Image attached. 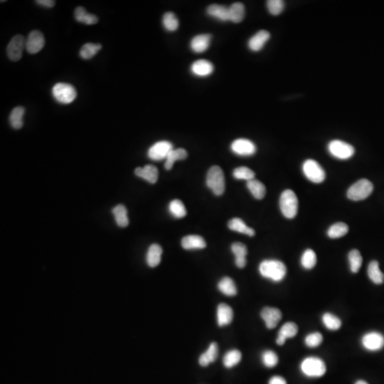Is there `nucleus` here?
Returning a JSON list of instances; mask_svg holds the SVG:
<instances>
[{
    "mask_svg": "<svg viewBox=\"0 0 384 384\" xmlns=\"http://www.w3.org/2000/svg\"><path fill=\"white\" fill-rule=\"evenodd\" d=\"M25 109L21 106H18L11 110L9 115V123L14 129L19 130L22 128L24 125L23 118H24Z\"/></svg>",
    "mask_w": 384,
    "mask_h": 384,
    "instance_id": "nucleus-29",
    "label": "nucleus"
},
{
    "mask_svg": "<svg viewBox=\"0 0 384 384\" xmlns=\"http://www.w3.org/2000/svg\"><path fill=\"white\" fill-rule=\"evenodd\" d=\"M323 337L322 334L319 332H313L306 336L305 339V343L308 347L314 348L322 344Z\"/></svg>",
    "mask_w": 384,
    "mask_h": 384,
    "instance_id": "nucleus-46",
    "label": "nucleus"
},
{
    "mask_svg": "<svg viewBox=\"0 0 384 384\" xmlns=\"http://www.w3.org/2000/svg\"><path fill=\"white\" fill-rule=\"evenodd\" d=\"M182 246L186 250L203 249L207 246V243L200 235H190L182 238Z\"/></svg>",
    "mask_w": 384,
    "mask_h": 384,
    "instance_id": "nucleus-21",
    "label": "nucleus"
},
{
    "mask_svg": "<svg viewBox=\"0 0 384 384\" xmlns=\"http://www.w3.org/2000/svg\"><path fill=\"white\" fill-rule=\"evenodd\" d=\"M362 344L364 349L371 352L381 350L384 347V336L377 332L367 333L362 338Z\"/></svg>",
    "mask_w": 384,
    "mask_h": 384,
    "instance_id": "nucleus-10",
    "label": "nucleus"
},
{
    "mask_svg": "<svg viewBox=\"0 0 384 384\" xmlns=\"http://www.w3.org/2000/svg\"><path fill=\"white\" fill-rule=\"evenodd\" d=\"M24 49H26L25 38L19 34L14 36L6 48L8 57L13 62L20 60Z\"/></svg>",
    "mask_w": 384,
    "mask_h": 384,
    "instance_id": "nucleus-9",
    "label": "nucleus"
},
{
    "mask_svg": "<svg viewBox=\"0 0 384 384\" xmlns=\"http://www.w3.org/2000/svg\"><path fill=\"white\" fill-rule=\"evenodd\" d=\"M355 384H369L367 383V382H366L365 381L359 380V381H357V382H356Z\"/></svg>",
    "mask_w": 384,
    "mask_h": 384,
    "instance_id": "nucleus-49",
    "label": "nucleus"
},
{
    "mask_svg": "<svg viewBox=\"0 0 384 384\" xmlns=\"http://www.w3.org/2000/svg\"><path fill=\"white\" fill-rule=\"evenodd\" d=\"M231 250L235 255V263L236 266L239 268H245L247 263L245 257L248 254L246 246L243 243L236 242L232 244Z\"/></svg>",
    "mask_w": 384,
    "mask_h": 384,
    "instance_id": "nucleus-20",
    "label": "nucleus"
},
{
    "mask_svg": "<svg viewBox=\"0 0 384 384\" xmlns=\"http://www.w3.org/2000/svg\"><path fill=\"white\" fill-rule=\"evenodd\" d=\"M219 291L227 296H234L237 294V288L231 278L225 277L222 278L218 284Z\"/></svg>",
    "mask_w": 384,
    "mask_h": 384,
    "instance_id": "nucleus-34",
    "label": "nucleus"
},
{
    "mask_svg": "<svg viewBox=\"0 0 384 384\" xmlns=\"http://www.w3.org/2000/svg\"><path fill=\"white\" fill-rule=\"evenodd\" d=\"M230 149L238 155L251 156L256 152V146L249 140L237 139L232 143Z\"/></svg>",
    "mask_w": 384,
    "mask_h": 384,
    "instance_id": "nucleus-13",
    "label": "nucleus"
},
{
    "mask_svg": "<svg viewBox=\"0 0 384 384\" xmlns=\"http://www.w3.org/2000/svg\"><path fill=\"white\" fill-rule=\"evenodd\" d=\"M328 151L334 157L342 160L350 159L355 153L353 146L339 140H334L329 143Z\"/></svg>",
    "mask_w": 384,
    "mask_h": 384,
    "instance_id": "nucleus-8",
    "label": "nucleus"
},
{
    "mask_svg": "<svg viewBox=\"0 0 384 384\" xmlns=\"http://www.w3.org/2000/svg\"><path fill=\"white\" fill-rule=\"evenodd\" d=\"M367 273L369 279L377 285H381L384 282V275L379 268V264L377 260H373L369 263Z\"/></svg>",
    "mask_w": 384,
    "mask_h": 384,
    "instance_id": "nucleus-26",
    "label": "nucleus"
},
{
    "mask_svg": "<svg viewBox=\"0 0 384 384\" xmlns=\"http://www.w3.org/2000/svg\"><path fill=\"white\" fill-rule=\"evenodd\" d=\"M229 228L234 231L239 232V233L246 234L249 236H254L255 230L250 227H247L244 223L243 220L238 218L232 219L229 221L228 224Z\"/></svg>",
    "mask_w": 384,
    "mask_h": 384,
    "instance_id": "nucleus-30",
    "label": "nucleus"
},
{
    "mask_svg": "<svg viewBox=\"0 0 384 384\" xmlns=\"http://www.w3.org/2000/svg\"><path fill=\"white\" fill-rule=\"evenodd\" d=\"M262 319L264 320L265 325L268 329H272L277 327L282 319V312L278 308L266 307L260 312Z\"/></svg>",
    "mask_w": 384,
    "mask_h": 384,
    "instance_id": "nucleus-14",
    "label": "nucleus"
},
{
    "mask_svg": "<svg viewBox=\"0 0 384 384\" xmlns=\"http://www.w3.org/2000/svg\"><path fill=\"white\" fill-rule=\"evenodd\" d=\"M229 21L240 23L245 16V6L240 2H235L229 8Z\"/></svg>",
    "mask_w": 384,
    "mask_h": 384,
    "instance_id": "nucleus-32",
    "label": "nucleus"
},
{
    "mask_svg": "<svg viewBox=\"0 0 384 384\" xmlns=\"http://www.w3.org/2000/svg\"><path fill=\"white\" fill-rule=\"evenodd\" d=\"M305 176L311 182L319 184L325 179V171L322 166L314 159H307L303 164Z\"/></svg>",
    "mask_w": 384,
    "mask_h": 384,
    "instance_id": "nucleus-7",
    "label": "nucleus"
},
{
    "mask_svg": "<svg viewBox=\"0 0 384 384\" xmlns=\"http://www.w3.org/2000/svg\"><path fill=\"white\" fill-rule=\"evenodd\" d=\"M187 157V152L186 150L183 149V148L172 150L166 156L164 167L166 170H170L176 161L183 160Z\"/></svg>",
    "mask_w": 384,
    "mask_h": 384,
    "instance_id": "nucleus-27",
    "label": "nucleus"
},
{
    "mask_svg": "<svg viewBox=\"0 0 384 384\" xmlns=\"http://www.w3.org/2000/svg\"><path fill=\"white\" fill-rule=\"evenodd\" d=\"M269 384H287L286 379L280 376H274L270 379Z\"/></svg>",
    "mask_w": 384,
    "mask_h": 384,
    "instance_id": "nucleus-48",
    "label": "nucleus"
},
{
    "mask_svg": "<svg viewBox=\"0 0 384 384\" xmlns=\"http://www.w3.org/2000/svg\"><path fill=\"white\" fill-rule=\"evenodd\" d=\"M52 94L57 101L62 104L72 103L77 96V90L73 85L65 83H58L52 89Z\"/></svg>",
    "mask_w": 384,
    "mask_h": 384,
    "instance_id": "nucleus-6",
    "label": "nucleus"
},
{
    "mask_svg": "<svg viewBox=\"0 0 384 384\" xmlns=\"http://www.w3.org/2000/svg\"><path fill=\"white\" fill-rule=\"evenodd\" d=\"M173 150L171 143L168 141H159L153 145L148 151V156L154 161L161 160L166 158Z\"/></svg>",
    "mask_w": 384,
    "mask_h": 384,
    "instance_id": "nucleus-11",
    "label": "nucleus"
},
{
    "mask_svg": "<svg viewBox=\"0 0 384 384\" xmlns=\"http://www.w3.org/2000/svg\"><path fill=\"white\" fill-rule=\"evenodd\" d=\"M135 174L138 177L146 179L151 184H155L158 179V169L156 166L148 164L144 167H138L135 169Z\"/></svg>",
    "mask_w": 384,
    "mask_h": 384,
    "instance_id": "nucleus-19",
    "label": "nucleus"
},
{
    "mask_svg": "<svg viewBox=\"0 0 384 384\" xmlns=\"http://www.w3.org/2000/svg\"><path fill=\"white\" fill-rule=\"evenodd\" d=\"M280 208L282 214L287 219L295 218L298 211V199L296 193L291 189H287L282 193L280 198Z\"/></svg>",
    "mask_w": 384,
    "mask_h": 384,
    "instance_id": "nucleus-3",
    "label": "nucleus"
},
{
    "mask_svg": "<svg viewBox=\"0 0 384 384\" xmlns=\"http://www.w3.org/2000/svg\"><path fill=\"white\" fill-rule=\"evenodd\" d=\"M234 178L236 179H244L250 181L255 178V172L246 166H240L234 169L233 172Z\"/></svg>",
    "mask_w": 384,
    "mask_h": 384,
    "instance_id": "nucleus-43",
    "label": "nucleus"
},
{
    "mask_svg": "<svg viewBox=\"0 0 384 384\" xmlns=\"http://www.w3.org/2000/svg\"><path fill=\"white\" fill-rule=\"evenodd\" d=\"M303 374L309 378H319L326 373L327 367L322 359L315 357H307L301 364Z\"/></svg>",
    "mask_w": 384,
    "mask_h": 384,
    "instance_id": "nucleus-2",
    "label": "nucleus"
},
{
    "mask_svg": "<svg viewBox=\"0 0 384 384\" xmlns=\"http://www.w3.org/2000/svg\"><path fill=\"white\" fill-rule=\"evenodd\" d=\"M349 231L347 224L339 222L333 224L327 230V235L331 238H339L344 236Z\"/></svg>",
    "mask_w": 384,
    "mask_h": 384,
    "instance_id": "nucleus-36",
    "label": "nucleus"
},
{
    "mask_svg": "<svg viewBox=\"0 0 384 384\" xmlns=\"http://www.w3.org/2000/svg\"><path fill=\"white\" fill-rule=\"evenodd\" d=\"M259 272L263 278L272 281L281 282L287 273L286 265L278 260H265L259 265Z\"/></svg>",
    "mask_w": 384,
    "mask_h": 384,
    "instance_id": "nucleus-1",
    "label": "nucleus"
},
{
    "mask_svg": "<svg viewBox=\"0 0 384 384\" xmlns=\"http://www.w3.org/2000/svg\"><path fill=\"white\" fill-rule=\"evenodd\" d=\"M212 37L209 34H199L193 38L190 47L192 50L197 54L206 52L210 45Z\"/></svg>",
    "mask_w": 384,
    "mask_h": 384,
    "instance_id": "nucleus-18",
    "label": "nucleus"
},
{
    "mask_svg": "<svg viewBox=\"0 0 384 384\" xmlns=\"http://www.w3.org/2000/svg\"><path fill=\"white\" fill-rule=\"evenodd\" d=\"M233 310L230 306L224 303L219 305L217 308V321L219 326L223 327L228 325L233 320Z\"/></svg>",
    "mask_w": 384,
    "mask_h": 384,
    "instance_id": "nucleus-22",
    "label": "nucleus"
},
{
    "mask_svg": "<svg viewBox=\"0 0 384 384\" xmlns=\"http://www.w3.org/2000/svg\"><path fill=\"white\" fill-rule=\"evenodd\" d=\"M270 38V33L268 31L260 30L254 34L248 41V46L252 52H258L263 49L265 44Z\"/></svg>",
    "mask_w": 384,
    "mask_h": 384,
    "instance_id": "nucleus-15",
    "label": "nucleus"
},
{
    "mask_svg": "<svg viewBox=\"0 0 384 384\" xmlns=\"http://www.w3.org/2000/svg\"><path fill=\"white\" fill-rule=\"evenodd\" d=\"M348 260H349L351 271L353 273H358L363 262V258L360 252L357 249L351 250L348 254Z\"/></svg>",
    "mask_w": 384,
    "mask_h": 384,
    "instance_id": "nucleus-35",
    "label": "nucleus"
},
{
    "mask_svg": "<svg viewBox=\"0 0 384 384\" xmlns=\"http://www.w3.org/2000/svg\"><path fill=\"white\" fill-rule=\"evenodd\" d=\"M102 46L100 44L87 43L84 44L80 51V56L82 59L88 60L95 56V54L101 49Z\"/></svg>",
    "mask_w": 384,
    "mask_h": 384,
    "instance_id": "nucleus-39",
    "label": "nucleus"
},
{
    "mask_svg": "<svg viewBox=\"0 0 384 384\" xmlns=\"http://www.w3.org/2000/svg\"><path fill=\"white\" fill-rule=\"evenodd\" d=\"M169 212L177 219H182L187 215L186 208L182 201L179 199L171 201L169 205Z\"/></svg>",
    "mask_w": 384,
    "mask_h": 384,
    "instance_id": "nucleus-41",
    "label": "nucleus"
},
{
    "mask_svg": "<svg viewBox=\"0 0 384 384\" xmlns=\"http://www.w3.org/2000/svg\"><path fill=\"white\" fill-rule=\"evenodd\" d=\"M267 8L272 15H279L284 10L285 2L282 0H269L267 1Z\"/></svg>",
    "mask_w": 384,
    "mask_h": 384,
    "instance_id": "nucleus-44",
    "label": "nucleus"
},
{
    "mask_svg": "<svg viewBox=\"0 0 384 384\" xmlns=\"http://www.w3.org/2000/svg\"><path fill=\"white\" fill-rule=\"evenodd\" d=\"M247 187L255 199H263L265 194H266V189H265L264 184L257 179H253L252 180L248 181Z\"/></svg>",
    "mask_w": 384,
    "mask_h": 384,
    "instance_id": "nucleus-33",
    "label": "nucleus"
},
{
    "mask_svg": "<svg viewBox=\"0 0 384 384\" xmlns=\"http://www.w3.org/2000/svg\"><path fill=\"white\" fill-rule=\"evenodd\" d=\"M214 69L213 64L205 59L196 61L191 67L192 73L199 77H206L211 75L213 73Z\"/></svg>",
    "mask_w": 384,
    "mask_h": 384,
    "instance_id": "nucleus-16",
    "label": "nucleus"
},
{
    "mask_svg": "<svg viewBox=\"0 0 384 384\" xmlns=\"http://www.w3.org/2000/svg\"><path fill=\"white\" fill-rule=\"evenodd\" d=\"M322 319L323 324L329 330H338L342 327V321L332 313L327 312L323 314Z\"/></svg>",
    "mask_w": 384,
    "mask_h": 384,
    "instance_id": "nucleus-38",
    "label": "nucleus"
},
{
    "mask_svg": "<svg viewBox=\"0 0 384 384\" xmlns=\"http://www.w3.org/2000/svg\"><path fill=\"white\" fill-rule=\"evenodd\" d=\"M207 185L214 194L221 196L225 191V177L223 170L219 166H213L208 171Z\"/></svg>",
    "mask_w": 384,
    "mask_h": 384,
    "instance_id": "nucleus-4",
    "label": "nucleus"
},
{
    "mask_svg": "<svg viewBox=\"0 0 384 384\" xmlns=\"http://www.w3.org/2000/svg\"><path fill=\"white\" fill-rule=\"evenodd\" d=\"M45 44L44 34L39 30L31 31L26 39V49L29 54H34L40 52Z\"/></svg>",
    "mask_w": 384,
    "mask_h": 384,
    "instance_id": "nucleus-12",
    "label": "nucleus"
},
{
    "mask_svg": "<svg viewBox=\"0 0 384 384\" xmlns=\"http://www.w3.org/2000/svg\"><path fill=\"white\" fill-rule=\"evenodd\" d=\"M39 5L44 6V7L52 8L55 5V1L53 0H38L36 1Z\"/></svg>",
    "mask_w": 384,
    "mask_h": 384,
    "instance_id": "nucleus-47",
    "label": "nucleus"
},
{
    "mask_svg": "<svg viewBox=\"0 0 384 384\" xmlns=\"http://www.w3.org/2000/svg\"><path fill=\"white\" fill-rule=\"evenodd\" d=\"M242 354L240 351L237 350V349L229 351L224 356L223 359L224 366L227 368H232L240 362Z\"/></svg>",
    "mask_w": 384,
    "mask_h": 384,
    "instance_id": "nucleus-40",
    "label": "nucleus"
},
{
    "mask_svg": "<svg viewBox=\"0 0 384 384\" xmlns=\"http://www.w3.org/2000/svg\"><path fill=\"white\" fill-rule=\"evenodd\" d=\"M219 347L216 342L212 343L207 352L203 353L199 359V364L202 367H207L209 364L215 362L218 357Z\"/></svg>",
    "mask_w": 384,
    "mask_h": 384,
    "instance_id": "nucleus-24",
    "label": "nucleus"
},
{
    "mask_svg": "<svg viewBox=\"0 0 384 384\" xmlns=\"http://www.w3.org/2000/svg\"><path fill=\"white\" fill-rule=\"evenodd\" d=\"M113 216H114L115 222L118 224V227L124 228L128 227L129 224V219L128 217V211L125 206L119 204L113 209Z\"/></svg>",
    "mask_w": 384,
    "mask_h": 384,
    "instance_id": "nucleus-31",
    "label": "nucleus"
},
{
    "mask_svg": "<svg viewBox=\"0 0 384 384\" xmlns=\"http://www.w3.org/2000/svg\"><path fill=\"white\" fill-rule=\"evenodd\" d=\"M374 185L367 179H362L352 184L348 189L347 197L350 200L362 201L367 199L372 194Z\"/></svg>",
    "mask_w": 384,
    "mask_h": 384,
    "instance_id": "nucleus-5",
    "label": "nucleus"
},
{
    "mask_svg": "<svg viewBox=\"0 0 384 384\" xmlns=\"http://www.w3.org/2000/svg\"><path fill=\"white\" fill-rule=\"evenodd\" d=\"M262 362L268 368H273L278 363V355L273 351H265L262 354Z\"/></svg>",
    "mask_w": 384,
    "mask_h": 384,
    "instance_id": "nucleus-45",
    "label": "nucleus"
},
{
    "mask_svg": "<svg viewBox=\"0 0 384 384\" xmlns=\"http://www.w3.org/2000/svg\"><path fill=\"white\" fill-rule=\"evenodd\" d=\"M162 24L164 29L168 31H174L179 27V20L172 12H166L163 16Z\"/></svg>",
    "mask_w": 384,
    "mask_h": 384,
    "instance_id": "nucleus-42",
    "label": "nucleus"
},
{
    "mask_svg": "<svg viewBox=\"0 0 384 384\" xmlns=\"http://www.w3.org/2000/svg\"><path fill=\"white\" fill-rule=\"evenodd\" d=\"M207 13L209 16L219 21H229V9L227 6L216 4H212L207 8Z\"/></svg>",
    "mask_w": 384,
    "mask_h": 384,
    "instance_id": "nucleus-25",
    "label": "nucleus"
},
{
    "mask_svg": "<svg viewBox=\"0 0 384 384\" xmlns=\"http://www.w3.org/2000/svg\"><path fill=\"white\" fill-rule=\"evenodd\" d=\"M317 264V255L311 249L305 250L301 258V265L305 269L311 270Z\"/></svg>",
    "mask_w": 384,
    "mask_h": 384,
    "instance_id": "nucleus-37",
    "label": "nucleus"
},
{
    "mask_svg": "<svg viewBox=\"0 0 384 384\" xmlns=\"http://www.w3.org/2000/svg\"><path fill=\"white\" fill-rule=\"evenodd\" d=\"M75 18L78 22L83 23L87 25H93L98 21V18L96 16L89 14L83 6H78L76 9Z\"/></svg>",
    "mask_w": 384,
    "mask_h": 384,
    "instance_id": "nucleus-28",
    "label": "nucleus"
},
{
    "mask_svg": "<svg viewBox=\"0 0 384 384\" xmlns=\"http://www.w3.org/2000/svg\"><path fill=\"white\" fill-rule=\"evenodd\" d=\"M298 332V325L294 322H286L283 324L278 332L276 343L279 346L283 345L287 339L296 337Z\"/></svg>",
    "mask_w": 384,
    "mask_h": 384,
    "instance_id": "nucleus-17",
    "label": "nucleus"
},
{
    "mask_svg": "<svg viewBox=\"0 0 384 384\" xmlns=\"http://www.w3.org/2000/svg\"><path fill=\"white\" fill-rule=\"evenodd\" d=\"M162 248L158 244H153L150 246L147 253V263L151 268H154L159 264L161 261Z\"/></svg>",
    "mask_w": 384,
    "mask_h": 384,
    "instance_id": "nucleus-23",
    "label": "nucleus"
}]
</instances>
